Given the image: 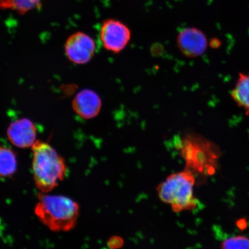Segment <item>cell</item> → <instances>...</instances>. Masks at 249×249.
<instances>
[{"label": "cell", "mask_w": 249, "mask_h": 249, "mask_svg": "<svg viewBox=\"0 0 249 249\" xmlns=\"http://www.w3.org/2000/svg\"><path fill=\"white\" fill-rule=\"evenodd\" d=\"M233 101L244 109L246 116H249V71L239 73L235 85L231 91Z\"/></svg>", "instance_id": "cell-10"}, {"label": "cell", "mask_w": 249, "mask_h": 249, "mask_svg": "<svg viewBox=\"0 0 249 249\" xmlns=\"http://www.w3.org/2000/svg\"><path fill=\"white\" fill-rule=\"evenodd\" d=\"M206 36L196 28H186L180 31L177 38V45L180 52L189 58L200 57L206 51Z\"/></svg>", "instance_id": "cell-8"}, {"label": "cell", "mask_w": 249, "mask_h": 249, "mask_svg": "<svg viewBox=\"0 0 249 249\" xmlns=\"http://www.w3.org/2000/svg\"><path fill=\"white\" fill-rule=\"evenodd\" d=\"M185 169L200 176H211L217 168L220 151L217 145L197 134L189 133L180 143Z\"/></svg>", "instance_id": "cell-3"}, {"label": "cell", "mask_w": 249, "mask_h": 249, "mask_svg": "<svg viewBox=\"0 0 249 249\" xmlns=\"http://www.w3.org/2000/svg\"><path fill=\"white\" fill-rule=\"evenodd\" d=\"M221 249H249V238L237 236L227 239L222 243Z\"/></svg>", "instance_id": "cell-13"}, {"label": "cell", "mask_w": 249, "mask_h": 249, "mask_svg": "<svg viewBox=\"0 0 249 249\" xmlns=\"http://www.w3.org/2000/svg\"><path fill=\"white\" fill-rule=\"evenodd\" d=\"M196 176L184 169L171 174L157 187L159 197L175 213L194 210L197 200L194 196Z\"/></svg>", "instance_id": "cell-4"}, {"label": "cell", "mask_w": 249, "mask_h": 249, "mask_svg": "<svg viewBox=\"0 0 249 249\" xmlns=\"http://www.w3.org/2000/svg\"><path fill=\"white\" fill-rule=\"evenodd\" d=\"M31 148L34 182L39 191L46 194L64 179L67 164L63 157L48 142L37 140Z\"/></svg>", "instance_id": "cell-1"}, {"label": "cell", "mask_w": 249, "mask_h": 249, "mask_svg": "<svg viewBox=\"0 0 249 249\" xmlns=\"http://www.w3.org/2000/svg\"><path fill=\"white\" fill-rule=\"evenodd\" d=\"M116 237H115V239H111L110 242V247L113 249H116L118 248H120L121 246L123 245V240H121L120 238H118V239H116Z\"/></svg>", "instance_id": "cell-14"}, {"label": "cell", "mask_w": 249, "mask_h": 249, "mask_svg": "<svg viewBox=\"0 0 249 249\" xmlns=\"http://www.w3.org/2000/svg\"><path fill=\"white\" fill-rule=\"evenodd\" d=\"M65 55L73 63L83 65L88 63L95 55L96 45L91 36L83 32L74 33L65 42Z\"/></svg>", "instance_id": "cell-6"}, {"label": "cell", "mask_w": 249, "mask_h": 249, "mask_svg": "<svg viewBox=\"0 0 249 249\" xmlns=\"http://www.w3.org/2000/svg\"><path fill=\"white\" fill-rule=\"evenodd\" d=\"M102 102L97 93L85 89L74 96L71 107L75 113L85 120H91L100 113Z\"/></svg>", "instance_id": "cell-9"}, {"label": "cell", "mask_w": 249, "mask_h": 249, "mask_svg": "<svg viewBox=\"0 0 249 249\" xmlns=\"http://www.w3.org/2000/svg\"><path fill=\"white\" fill-rule=\"evenodd\" d=\"M7 135L9 141L15 147H32L37 141V128L32 121L28 118H21L9 124Z\"/></svg>", "instance_id": "cell-7"}, {"label": "cell", "mask_w": 249, "mask_h": 249, "mask_svg": "<svg viewBox=\"0 0 249 249\" xmlns=\"http://www.w3.org/2000/svg\"><path fill=\"white\" fill-rule=\"evenodd\" d=\"M18 168L17 156L11 148L0 145V177L14 175Z\"/></svg>", "instance_id": "cell-11"}, {"label": "cell", "mask_w": 249, "mask_h": 249, "mask_svg": "<svg viewBox=\"0 0 249 249\" xmlns=\"http://www.w3.org/2000/svg\"><path fill=\"white\" fill-rule=\"evenodd\" d=\"M43 0H0V9L24 15L41 7Z\"/></svg>", "instance_id": "cell-12"}, {"label": "cell", "mask_w": 249, "mask_h": 249, "mask_svg": "<svg viewBox=\"0 0 249 249\" xmlns=\"http://www.w3.org/2000/svg\"><path fill=\"white\" fill-rule=\"evenodd\" d=\"M35 213L40 222L52 231H68L76 225L79 206L66 196L42 193L38 196Z\"/></svg>", "instance_id": "cell-2"}, {"label": "cell", "mask_w": 249, "mask_h": 249, "mask_svg": "<svg viewBox=\"0 0 249 249\" xmlns=\"http://www.w3.org/2000/svg\"><path fill=\"white\" fill-rule=\"evenodd\" d=\"M131 38L129 27L121 21L108 18L103 21L100 39L103 46L107 51L118 53L128 45Z\"/></svg>", "instance_id": "cell-5"}]
</instances>
